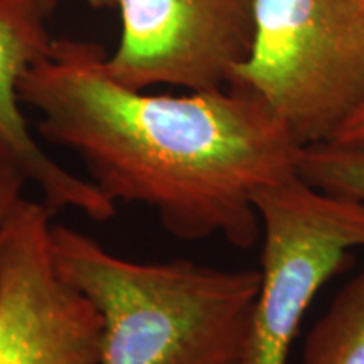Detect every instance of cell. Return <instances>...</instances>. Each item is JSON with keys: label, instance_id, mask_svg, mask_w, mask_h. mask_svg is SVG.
Segmentation results:
<instances>
[{"label": "cell", "instance_id": "obj_9", "mask_svg": "<svg viewBox=\"0 0 364 364\" xmlns=\"http://www.w3.org/2000/svg\"><path fill=\"white\" fill-rule=\"evenodd\" d=\"M299 176L324 193L364 201V145H306L300 154Z\"/></svg>", "mask_w": 364, "mask_h": 364}, {"label": "cell", "instance_id": "obj_7", "mask_svg": "<svg viewBox=\"0 0 364 364\" xmlns=\"http://www.w3.org/2000/svg\"><path fill=\"white\" fill-rule=\"evenodd\" d=\"M44 0H0V171H11L41 193L53 211L71 209L95 223L117 216V204L41 147L19 98L22 76L48 56L53 41Z\"/></svg>", "mask_w": 364, "mask_h": 364}, {"label": "cell", "instance_id": "obj_12", "mask_svg": "<svg viewBox=\"0 0 364 364\" xmlns=\"http://www.w3.org/2000/svg\"><path fill=\"white\" fill-rule=\"evenodd\" d=\"M86 2H88L93 9H115L117 7V0H86ZM44 4L51 9V11H54L58 0H44Z\"/></svg>", "mask_w": 364, "mask_h": 364}, {"label": "cell", "instance_id": "obj_4", "mask_svg": "<svg viewBox=\"0 0 364 364\" xmlns=\"http://www.w3.org/2000/svg\"><path fill=\"white\" fill-rule=\"evenodd\" d=\"M260 289L240 364H289L314 297L364 247V201L324 193L299 174L258 189Z\"/></svg>", "mask_w": 364, "mask_h": 364}, {"label": "cell", "instance_id": "obj_11", "mask_svg": "<svg viewBox=\"0 0 364 364\" xmlns=\"http://www.w3.org/2000/svg\"><path fill=\"white\" fill-rule=\"evenodd\" d=\"M329 142L341 145H364V105L339 127V130L332 135Z\"/></svg>", "mask_w": 364, "mask_h": 364}, {"label": "cell", "instance_id": "obj_10", "mask_svg": "<svg viewBox=\"0 0 364 364\" xmlns=\"http://www.w3.org/2000/svg\"><path fill=\"white\" fill-rule=\"evenodd\" d=\"M26 182L11 171H0V235L9 215L17 201L24 196Z\"/></svg>", "mask_w": 364, "mask_h": 364}, {"label": "cell", "instance_id": "obj_1", "mask_svg": "<svg viewBox=\"0 0 364 364\" xmlns=\"http://www.w3.org/2000/svg\"><path fill=\"white\" fill-rule=\"evenodd\" d=\"M107 58L100 44L58 39L22 76L19 98L39 112L41 136L76 154L112 203L152 209L174 238L220 235L253 248V196L299 174L302 145L252 91L145 95L112 78Z\"/></svg>", "mask_w": 364, "mask_h": 364}, {"label": "cell", "instance_id": "obj_2", "mask_svg": "<svg viewBox=\"0 0 364 364\" xmlns=\"http://www.w3.org/2000/svg\"><path fill=\"white\" fill-rule=\"evenodd\" d=\"M51 255L102 318L97 364H240L260 270L129 260L56 223Z\"/></svg>", "mask_w": 364, "mask_h": 364}, {"label": "cell", "instance_id": "obj_3", "mask_svg": "<svg viewBox=\"0 0 364 364\" xmlns=\"http://www.w3.org/2000/svg\"><path fill=\"white\" fill-rule=\"evenodd\" d=\"M253 14L230 85L262 98L302 147L329 142L364 105V0H255Z\"/></svg>", "mask_w": 364, "mask_h": 364}, {"label": "cell", "instance_id": "obj_8", "mask_svg": "<svg viewBox=\"0 0 364 364\" xmlns=\"http://www.w3.org/2000/svg\"><path fill=\"white\" fill-rule=\"evenodd\" d=\"M302 364H364V267L309 332Z\"/></svg>", "mask_w": 364, "mask_h": 364}, {"label": "cell", "instance_id": "obj_5", "mask_svg": "<svg viewBox=\"0 0 364 364\" xmlns=\"http://www.w3.org/2000/svg\"><path fill=\"white\" fill-rule=\"evenodd\" d=\"M53 209L22 198L0 235V364H97L102 318L59 275Z\"/></svg>", "mask_w": 364, "mask_h": 364}, {"label": "cell", "instance_id": "obj_6", "mask_svg": "<svg viewBox=\"0 0 364 364\" xmlns=\"http://www.w3.org/2000/svg\"><path fill=\"white\" fill-rule=\"evenodd\" d=\"M117 7L122 36L107 70L132 90L226 88L252 49L255 0H117Z\"/></svg>", "mask_w": 364, "mask_h": 364}]
</instances>
